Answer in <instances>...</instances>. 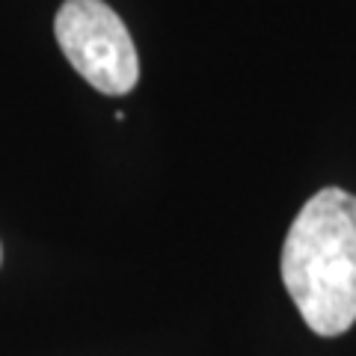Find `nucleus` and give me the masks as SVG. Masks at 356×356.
Masks as SVG:
<instances>
[{
  "mask_svg": "<svg viewBox=\"0 0 356 356\" xmlns=\"http://www.w3.org/2000/svg\"><path fill=\"white\" fill-rule=\"evenodd\" d=\"M54 36L65 60L104 95H128L140 81L134 39L104 0H65L54 18Z\"/></svg>",
  "mask_w": 356,
  "mask_h": 356,
  "instance_id": "2",
  "label": "nucleus"
},
{
  "mask_svg": "<svg viewBox=\"0 0 356 356\" xmlns=\"http://www.w3.org/2000/svg\"><path fill=\"white\" fill-rule=\"evenodd\" d=\"M0 261H3V252H0Z\"/></svg>",
  "mask_w": 356,
  "mask_h": 356,
  "instance_id": "3",
  "label": "nucleus"
},
{
  "mask_svg": "<svg viewBox=\"0 0 356 356\" xmlns=\"http://www.w3.org/2000/svg\"><path fill=\"white\" fill-rule=\"evenodd\" d=\"M282 282L300 318L324 339L356 324V196L324 187L300 208L282 243Z\"/></svg>",
  "mask_w": 356,
  "mask_h": 356,
  "instance_id": "1",
  "label": "nucleus"
}]
</instances>
